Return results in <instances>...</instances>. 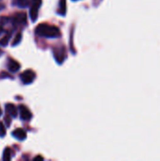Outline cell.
I'll list each match as a JSON object with an SVG mask.
<instances>
[{"label": "cell", "instance_id": "6da1fadb", "mask_svg": "<svg viewBox=\"0 0 160 161\" xmlns=\"http://www.w3.org/2000/svg\"><path fill=\"white\" fill-rule=\"evenodd\" d=\"M38 36L44 38H58L60 37V30L55 25H50L47 24H41L38 25L35 29Z\"/></svg>", "mask_w": 160, "mask_h": 161}, {"label": "cell", "instance_id": "7a4b0ae2", "mask_svg": "<svg viewBox=\"0 0 160 161\" xmlns=\"http://www.w3.org/2000/svg\"><path fill=\"white\" fill-rule=\"evenodd\" d=\"M41 0H31V6L29 9V15L30 18L33 22L37 20L38 17V12H39V8L41 7Z\"/></svg>", "mask_w": 160, "mask_h": 161}, {"label": "cell", "instance_id": "3957f363", "mask_svg": "<svg viewBox=\"0 0 160 161\" xmlns=\"http://www.w3.org/2000/svg\"><path fill=\"white\" fill-rule=\"evenodd\" d=\"M20 78L22 80V82L25 85L27 84H30L34 81V78H35V73L31 70H26L25 71L24 73L21 74L20 75Z\"/></svg>", "mask_w": 160, "mask_h": 161}, {"label": "cell", "instance_id": "277c9868", "mask_svg": "<svg viewBox=\"0 0 160 161\" xmlns=\"http://www.w3.org/2000/svg\"><path fill=\"white\" fill-rule=\"evenodd\" d=\"M11 19H12L15 25H24L26 22V15L24 12H20V13H17L16 15H14V17L11 18Z\"/></svg>", "mask_w": 160, "mask_h": 161}, {"label": "cell", "instance_id": "5b68a950", "mask_svg": "<svg viewBox=\"0 0 160 161\" xmlns=\"http://www.w3.org/2000/svg\"><path fill=\"white\" fill-rule=\"evenodd\" d=\"M19 111H20V116L21 119L24 121H28L31 119V113L30 111L24 106H20L19 107Z\"/></svg>", "mask_w": 160, "mask_h": 161}, {"label": "cell", "instance_id": "8992f818", "mask_svg": "<svg viewBox=\"0 0 160 161\" xmlns=\"http://www.w3.org/2000/svg\"><path fill=\"white\" fill-rule=\"evenodd\" d=\"M12 136L19 141H24L26 138V132L22 128H17L12 132Z\"/></svg>", "mask_w": 160, "mask_h": 161}, {"label": "cell", "instance_id": "52a82bcc", "mask_svg": "<svg viewBox=\"0 0 160 161\" xmlns=\"http://www.w3.org/2000/svg\"><path fill=\"white\" fill-rule=\"evenodd\" d=\"M6 111L12 118H15L17 116V108H16V107L13 104H7L6 105Z\"/></svg>", "mask_w": 160, "mask_h": 161}, {"label": "cell", "instance_id": "ba28073f", "mask_svg": "<svg viewBox=\"0 0 160 161\" xmlns=\"http://www.w3.org/2000/svg\"><path fill=\"white\" fill-rule=\"evenodd\" d=\"M8 70L10 72H17V71H19L21 66H20V64L16 60L9 59L8 60Z\"/></svg>", "mask_w": 160, "mask_h": 161}, {"label": "cell", "instance_id": "9c48e42d", "mask_svg": "<svg viewBox=\"0 0 160 161\" xmlns=\"http://www.w3.org/2000/svg\"><path fill=\"white\" fill-rule=\"evenodd\" d=\"M58 12L60 15H65V13H66V0H59Z\"/></svg>", "mask_w": 160, "mask_h": 161}, {"label": "cell", "instance_id": "30bf717a", "mask_svg": "<svg viewBox=\"0 0 160 161\" xmlns=\"http://www.w3.org/2000/svg\"><path fill=\"white\" fill-rule=\"evenodd\" d=\"M11 158V151L9 148H6L3 154V160L4 161H9Z\"/></svg>", "mask_w": 160, "mask_h": 161}, {"label": "cell", "instance_id": "8fae6325", "mask_svg": "<svg viewBox=\"0 0 160 161\" xmlns=\"http://www.w3.org/2000/svg\"><path fill=\"white\" fill-rule=\"evenodd\" d=\"M13 3L20 8H25L28 5V0H13Z\"/></svg>", "mask_w": 160, "mask_h": 161}, {"label": "cell", "instance_id": "7c38bea8", "mask_svg": "<svg viewBox=\"0 0 160 161\" xmlns=\"http://www.w3.org/2000/svg\"><path fill=\"white\" fill-rule=\"evenodd\" d=\"M9 38H10V34L8 35H6L5 37H3L1 40H0V44L2 45V46H6V45H8V41H9Z\"/></svg>", "mask_w": 160, "mask_h": 161}, {"label": "cell", "instance_id": "4fadbf2b", "mask_svg": "<svg viewBox=\"0 0 160 161\" xmlns=\"http://www.w3.org/2000/svg\"><path fill=\"white\" fill-rule=\"evenodd\" d=\"M21 39H22V34H21V33H18V34H17V36L15 37V39H14L13 42H12V46L17 45V44L21 42Z\"/></svg>", "mask_w": 160, "mask_h": 161}, {"label": "cell", "instance_id": "5bb4252c", "mask_svg": "<svg viewBox=\"0 0 160 161\" xmlns=\"http://www.w3.org/2000/svg\"><path fill=\"white\" fill-rule=\"evenodd\" d=\"M6 135V127L3 123L0 122V137H4Z\"/></svg>", "mask_w": 160, "mask_h": 161}, {"label": "cell", "instance_id": "9a60e30c", "mask_svg": "<svg viewBox=\"0 0 160 161\" xmlns=\"http://www.w3.org/2000/svg\"><path fill=\"white\" fill-rule=\"evenodd\" d=\"M5 8V5H4L3 1H2V0H0V10H1L2 8Z\"/></svg>", "mask_w": 160, "mask_h": 161}, {"label": "cell", "instance_id": "2e32d148", "mask_svg": "<svg viewBox=\"0 0 160 161\" xmlns=\"http://www.w3.org/2000/svg\"><path fill=\"white\" fill-rule=\"evenodd\" d=\"M34 159H35V160H37V159H41V160H42L43 158H42L41 157H36V158H35Z\"/></svg>", "mask_w": 160, "mask_h": 161}, {"label": "cell", "instance_id": "e0dca14e", "mask_svg": "<svg viewBox=\"0 0 160 161\" xmlns=\"http://www.w3.org/2000/svg\"><path fill=\"white\" fill-rule=\"evenodd\" d=\"M2 30H3V28H2V26L0 25V34H1V32H2Z\"/></svg>", "mask_w": 160, "mask_h": 161}, {"label": "cell", "instance_id": "ac0fdd59", "mask_svg": "<svg viewBox=\"0 0 160 161\" xmlns=\"http://www.w3.org/2000/svg\"><path fill=\"white\" fill-rule=\"evenodd\" d=\"M1 114H2V111H1V108H0V116H1Z\"/></svg>", "mask_w": 160, "mask_h": 161}, {"label": "cell", "instance_id": "d6986e66", "mask_svg": "<svg viewBox=\"0 0 160 161\" xmlns=\"http://www.w3.org/2000/svg\"><path fill=\"white\" fill-rule=\"evenodd\" d=\"M1 54H2V51H1V50H0V55H1Z\"/></svg>", "mask_w": 160, "mask_h": 161}]
</instances>
